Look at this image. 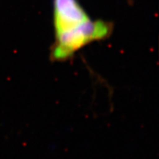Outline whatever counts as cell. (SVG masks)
I'll return each instance as SVG.
<instances>
[{
	"label": "cell",
	"mask_w": 159,
	"mask_h": 159,
	"mask_svg": "<svg viewBox=\"0 0 159 159\" xmlns=\"http://www.w3.org/2000/svg\"><path fill=\"white\" fill-rule=\"evenodd\" d=\"M54 42L50 59L66 62L91 43L103 41L112 33L113 25L90 17L79 0H53Z\"/></svg>",
	"instance_id": "1"
}]
</instances>
